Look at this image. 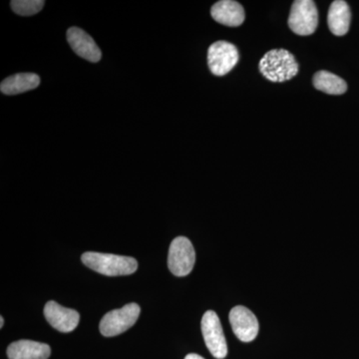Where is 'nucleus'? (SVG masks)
Returning <instances> with one entry per match:
<instances>
[{
	"mask_svg": "<svg viewBox=\"0 0 359 359\" xmlns=\"http://www.w3.org/2000/svg\"><path fill=\"white\" fill-rule=\"evenodd\" d=\"M259 66L263 76L276 83L292 79L299 68L294 56L285 49H273L266 52L259 61Z\"/></svg>",
	"mask_w": 359,
	"mask_h": 359,
	"instance_id": "obj_1",
	"label": "nucleus"
},
{
	"mask_svg": "<svg viewBox=\"0 0 359 359\" xmlns=\"http://www.w3.org/2000/svg\"><path fill=\"white\" fill-rule=\"evenodd\" d=\"M82 263L97 273L108 276H128L138 269V263L133 257L87 252L81 257Z\"/></svg>",
	"mask_w": 359,
	"mask_h": 359,
	"instance_id": "obj_2",
	"label": "nucleus"
},
{
	"mask_svg": "<svg viewBox=\"0 0 359 359\" xmlns=\"http://www.w3.org/2000/svg\"><path fill=\"white\" fill-rule=\"evenodd\" d=\"M141 309L137 304H126L122 309L106 313L100 321L99 328L104 337H116L133 327L140 316Z\"/></svg>",
	"mask_w": 359,
	"mask_h": 359,
	"instance_id": "obj_3",
	"label": "nucleus"
},
{
	"mask_svg": "<svg viewBox=\"0 0 359 359\" xmlns=\"http://www.w3.org/2000/svg\"><path fill=\"white\" fill-rule=\"evenodd\" d=\"M318 13L313 0H295L290 9L289 26L292 32L308 36L316 32Z\"/></svg>",
	"mask_w": 359,
	"mask_h": 359,
	"instance_id": "obj_4",
	"label": "nucleus"
},
{
	"mask_svg": "<svg viewBox=\"0 0 359 359\" xmlns=\"http://www.w3.org/2000/svg\"><path fill=\"white\" fill-rule=\"evenodd\" d=\"M196 262V252L191 241L177 237L171 243L168 256L170 271L177 276H186L192 271Z\"/></svg>",
	"mask_w": 359,
	"mask_h": 359,
	"instance_id": "obj_5",
	"label": "nucleus"
},
{
	"mask_svg": "<svg viewBox=\"0 0 359 359\" xmlns=\"http://www.w3.org/2000/svg\"><path fill=\"white\" fill-rule=\"evenodd\" d=\"M201 327L205 346L212 355L218 359L226 358L228 354V346L218 314L215 311H208L203 316Z\"/></svg>",
	"mask_w": 359,
	"mask_h": 359,
	"instance_id": "obj_6",
	"label": "nucleus"
},
{
	"mask_svg": "<svg viewBox=\"0 0 359 359\" xmlns=\"http://www.w3.org/2000/svg\"><path fill=\"white\" fill-rule=\"evenodd\" d=\"M238 51L235 45L226 41L212 43L208 50V65L212 74L224 76L238 65Z\"/></svg>",
	"mask_w": 359,
	"mask_h": 359,
	"instance_id": "obj_7",
	"label": "nucleus"
},
{
	"mask_svg": "<svg viewBox=\"0 0 359 359\" xmlns=\"http://www.w3.org/2000/svg\"><path fill=\"white\" fill-rule=\"evenodd\" d=\"M230 323L233 334L241 341H252L259 334V321L256 316L245 306H238L231 309Z\"/></svg>",
	"mask_w": 359,
	"mask_h": 359,
	"instance_id": "obj_8",
	"label": "nucleus"
},
{
	"mask_svg": "<svg viewBox=\"0 0 359 359\" xmlns=\"http://www.w3.org/2000/svg\"><path fill=\"white\" fill-rule=\"evenodd\" d=\"M44 316L52 327L60 332H71L77 327L80 316L74 309L65 308L57 302H47L44 308Z\"/></svg>",
	"mask_w": 359,
	"mask_h": 359,
	"instance_id": "obj_9",
	"label": "nucleus"
},
{
	"mask_svg": "<svg viewBox=\"0 0 359 359\" xmlns=\"http://www.w3.org/2000/svg\"><path fill=\"white\" fill-rule=\"evenodd\" d=\"M67 41L71 48L80 57L90 62H98L102 57L100 48L94 39L79 27H71L67 30Z\"/></svg>",
	"mask_w": 359,
	"mask_h": 359,
	"instance_id": "obj_10",
	"label": "nucleus"
},
{
	"mask_svg": "<svg viewBox=\"0 0 359 359\" xmlns=\"http://www.w3.org/2000/svg\"><path fill=\"white\" fill-rule=\"evenodd\" d=\"M211 15L217 22L230 27L242 25L245 18L244 7L233 0H221L215 4Z\"/></svg>",
	"mask_w": 359,
	"mask_h": 359,
	"instance_id": "obj_11",
	"label": "nucleus"
},
{
	"mask_svg": "<svg viewBox=\"0 0 359 359\" xmlns=\"http://www.w3.org/2000/svg\"><path fill=\"white\" fill-rule=\"evenodd\" d=\"M9 359H48L51 348L48 344L33 340H18L7 347Z\"/></svg>",
	"mask_w": 359,
	"mask_h": 359,
	"instance_id": "obj_12",
	"label": "nucleus"
},
{
	"mask_svg": "<svg viewBox=\"0 0 359 359\" xmlns=\"http://www.w3.org/2000/svg\"><path fill=\"white\" fill-rule=\"evenodd\" d=\"M351 13L347 2L335 0L330 7L327 14V25L330 32L337 36H344L351 26Z\"/></svg>",
	"mask_w": 359,
	"mask_h": 359,
	"instance_id": "obj_13",
	"label": "nucleus"
},
{
	"mask_svg": "<svg viewBox=\"0 0 359 359\" xmlns=\"http://www.w3.org/2000/svg\"><path fill=\"white\" fill-rule=\"evenodd\" d=\"M39 84V75L34 73H18L6 78L0 84V90L6 95H18L37 88Z\"/></svg>",
	"mask_w": 359,
	"mask_h": 359,
	"instance_id": "obj_14",
	"label": "nucleus"
},
{
	"mask_svg": "<svg viewBox=\"0 0 359 359\" xmlns=\"http://www.w3.org/2000/svg\"><path fill=\"white\" fill-rule=\"evenodd\" d=\"M313 86L330 95H341L347 90L346 82L334 73L321 70L313 76Z\"/></svg>",
	"mask_w": 359,
	"mask_h": 359,
	"instance_id": "obj_15",
	"label": "nucleus"
},
{
	"mask_svg": "<svg viewBox=\"0 0 359 359\" xmlns=\"http://www.w3.org/2000/svg\"><path fill=\"white\" fill-rule=\"evenodd\" d=\"M44 4L42 0H13L11 6L18 15L30 16L39 13L43 8Z\"/></svg>",
	"mask_w": 359,
	"mask_h": 359,
	"instance_id": "obj_16",
	"label": "nucleus"
},
{
	"mask_svg": "<svg viewBox=\"0 0 359 359\" xmlns=\"http://www.w3.org/2000/svg\"><path fill=\"white\" fill-rule=\"evenodd\" d=\"M185 359H205V358H202V356L199 355V354L190 353L186 356Z\"/></svg>",
	"mask_w": 359,
	"mask_h": 359,
	"instance_id": "obj_17",
	"label": "nucleus"
},
{
	"mask_svg": "<svg viewBox=\"0 0 359 359\" xmlns=\"http://www.w3.org/2000/svg\"><path fill=\"white\" fill-rule=\"evenodd\" d=\"M0 321H1V325H0V327H4V316H1V318H0Z\"/></svg>",
	"mask_w": 359,
	"mask_h": 359,
	"instance_id": "obj_18",
	"label": "nucleus"
}]
</instances>
